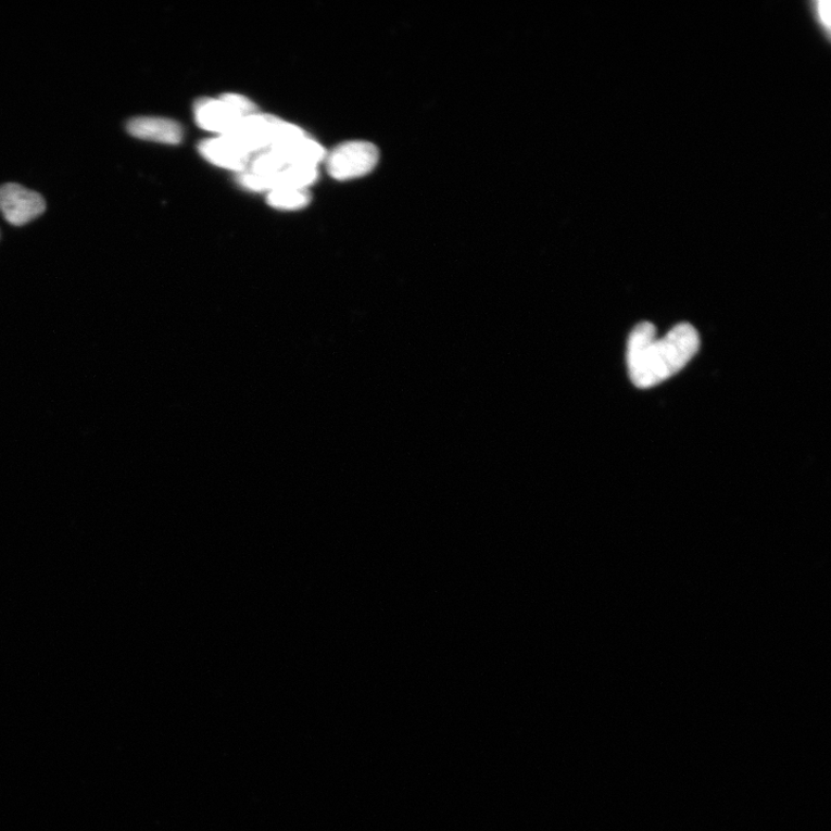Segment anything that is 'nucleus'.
Returning <instances> with one entry per match:
<instances>
[{
  "instance_id": "obj_1",
  "label": "nucleus",
  "mask_w": 831,
  "mask_h": 831,
  "mask_svg": "<svg viewBox=\"0 0 831 831\" xmlns=\"http://www.w3.org/2000/svg\"><path fill=\"white\" fill-rule=\"evenodd\" d=\"M698 348V332L690 324H679L659 338L652 323H640L628 338V374L639 388L657 386L681 372Z\"/></svg>"
},
{
  "instance_id": "obj_2",
  "label": "nucleus",
  "mask_w": 831,
  "mask_h": 831,
  "mask_svg": "<svg viewBox=\"0 0 831 831\" xmlns=\"http://www.w3.org/2000/svg\"><path fill=\"white\" fill-rule=\"evenodd\" d=\"M327 172L337 180H350L372 173L378 162V148L367 141L341 143L326 156Z\"/></svg>"
},
{
  "instance_id": "obj_3",
  "label": "nucleus",
  "mask_w": 831,
  "mask_h": 831,
  "mask_svg": "<svg viewBox=\"0 0 831 831\" xmlns=\"http://www.w3.org/2000/svg\"><path fill=\"white\" fill-rule=\"evenodd\" d=\"M45 198L21 184L7 182L0 187V212L10 225L22 227L45 213Z\"/></svg>"
},
{
  "instance_id": "obj_4",
  "label": "nucleus",
  "mask_w": 831,
  "mask_h": 831,
  "mask_svg": "<svg viewBox=\"0 0 831 831\" xmlns=\"http://www.w3.org/2000/svg\"><path fill=\"white\" fill-rule=\"evenodd\" d=\"M318 177L317 166L294 165L286 166L285 169L269 176H257L245 172L237 176V182L240 187L253 192L282 189L306 190L310 185L317 181Z\"/></svg>"
},
{
  "instance_id": "obj_5",
  "label": "nucleus",
  "mask_w": 831,
  "mask_h": 831,
  "mask_svg": "<svg viewBox=\"0 0 831 831\" xmlns=\"http://www.w3.org/2000/svg\"><path fill=\"white\" fill-rule=\"evenodd\" d=\"M199 152L203 159H206L212 164L238 174L245 173L249 169L253 158L227 136H218L217 138L201 141Z\"/></svg>"
},
{
  "instance_id": "obj_6",
  "label": "nucleus",
  "mask_w": 831,
  "mask_h": 831,
  "mask_svg": "<svg viewBox=\"0 0 831 831\" xmlns=\"http://www.w3.org/2000/svg\"><path fill=\"white\" fill-rule=\"evenodd\" d=\"M194 117L201 128L218 136L230 134L244 118L219 99L198 100L194 104Z\"/></svg>"
},
{
  "instance_id": "obj_7",
  "label": "nucleus",
  "mask_w": 831,
  "mask_h": 831,
  "mask_svg": "<svg viewBox=\"0 0 831 831\" xmlns=\"http://www.w3.org/2000/svg\"><path fill=\"white\" fill-rule=\"evenodd\" d=\"M126 129L135 138L160 143L178 144L182 139L180 124L168 118L135 117L126 123Z\"/></svg>"
},
{
  "instance_id": "obj_8",
  "label": "nucleus",
  "mask_w": 831,
  "mask_h": 831,
  "mask_svg": "<svg viewBox=\"0 0 831 831\" xmlns=\"http://www.w3.org/2000/svg\"><path fill=\"white\" fill-rule=\"evenodd\" d=\"M269 150L279 156L286 166H317L327 156L324 147L309 137L275 146Z\"/></svg>"
},
{
  "instance_id": "obj_9",
  "label": "nucleus",
  "mask_w": 831,
  "mask_h": 831,
  "mask_svg": "<svg viewBox=\"0 0 831 831\" xmlns=\"http://www.w3.org/2000/svg\"><path fill=\"white\" fill-rule=\"evenodd\" d=\"M268 205L282 211H299L305 209L311 202L307 190L282 189L268 192Z\"/></svg>"
},
{
  "instance_id": "obj_10",
  "label": "nucleus",
  "mask_w": 831,
  "mask_h": 831,
  "mask_svg": "<svg viewBox=\"0 0 831 831\" xmlns=\"http://www.w3.org/2000/svg\"><path fill=\"white\" fill-rule=\"evenodd\" d=\"M219 100L227 103L232 110L236 111L242 117H248L257 114V106L248 98L243 96L234 95V92H227V95L221 96Z\"/></svg>"
},
{
  "instance_id": "obj_11",
  "label": "nucleus",
  "mask_w": 831,
  "mask_h": 831,
  "mask_svg": "<svg viewBox=\"0 0 831 831\" xmlns=\"http://www.w3.org/2000/svg\"><path fill=\"white\" fill-rule=\"evenodd\" d=\"M810 12L815 18H817L820 28H822L827 39L830 37V3L829 2H810Z\"/></svg>"
}]
</instances>
